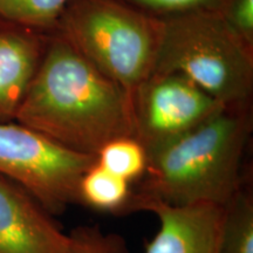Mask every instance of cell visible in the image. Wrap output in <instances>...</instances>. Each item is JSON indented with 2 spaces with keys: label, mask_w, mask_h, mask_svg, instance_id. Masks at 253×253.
Here are the masks:
<instances>
[{
  "label": "cell",
  "mask_w": 253,
  "mask_h": 253,
  "mask_svg": "<svg viewBox=\"0 0 253 253\" xmlns=\"http://www.w3.org/2000/svg\"><path fill=\"white\" fill-rule=\"evenodd\" d=\"M14 120L95 157L109 142L134 137L132 97L62 42L53 45L37 68Z\"/></svg>",
  "instance_id": "obj_1"
},
{
  "label": "cell",
  "mask_w": 253,
  "mask_h": 253,
  "mask_svg": "<svg viewBox=\"0 0 253 253\" xmlns=\"http://www.w3.org/2000/svg\"><path fill=\"white\" fill-rule=\"evenodd\" d=\"M249 121L226 107L178 137L147 153V167L130 198L182 207H225L242 189L240 164ZM129 198V199H130Z\"/></svg>",
  "instance_id": "obj_2"
},
{
  "label": "cell",
  "mask_w": 253,
  "mask_h": 253,
  "mask_svg": "<svg viewBox=\"0 0 253 253\" xmlns=\"http://www.w3.org/2000/svg\"><path fill=\"white\" fill-rule=\"evenodd\" d=\"M158 67L188 78L226 107L244 100L251 86V62L239 37L223 18L207 12L167 25Z\"/></svg>",
  "instance_id": "obj_3"
},
{
  "label": "cell",
  "mask_w": 253,
  "mask_h": 253,
  "mask_svg": "<svg viewBox=\"0 0 253 253\" xmlns=\"http://www.w3.org/2000/svg\"><path fill=\"white\" fill-rule=\"evenodd\" d=\"M96 157L79 154L20 123L0 122V175L52 214L81 203L79 186Z\"/></svg>",
  "instance_id": "obj_4"
},
{
  "label": "cell",
  "mask_w": 253,
  "mask_h": 253,
  "mask_svg": "<svg viewBox=\"0 0 253 253\" xmlns=\"http://www.w3.org/2000/svg\"><path fill=\"white\" fill-rule=\"evenodd\" d=\"M69 30L81 54L132 97L154 59V36L147 21L112 2L90 1L69 19Z\"/></svg>",
  "instance_id": "obj_5"
},
{
  "label": "cell",
  "mask_w": 253,
  "mask_h": 253,
  "mask_svg": "<svg viewBox=\"0 0 253 253\" xmlns=\"http://www.w3.org/2000/svg\"><path fill=\"white\" fill-rule=\"evenodd\" d=\"M226 108L188 78L175 73L143 82L132 99L134 137L154 150Z\"/></svg>",
  "instance_id": "obj_6"
},
{
  "label": "cell",
  "mask_w": 253,
  "mask_h": 253,
  "mask_svg": "<svg viewBox=\"0 0 253 253\" xmlns=\"http://www.w3.org/2000/svg\"><path fill=\"white\" fill-rule=\"evenodd\" d=\"M156 214L160 229L144 253H221L225 207L201 203L170 205L147 198H130L126 210Z\"/></svg>",
  "instance_id": "obj_7"
},
{
  "label": "cell",
  "mask_w": 253,
  "mask_h": 253,
  "mask_svg": "<svg viewBox=\"0 0 253 253\" xmlns=\"http://www.w3.org/2000/svg\"><path fill=\"white\" fill-rule=\"evenodd\" d=\"M67 245L52 214L0 175V253H66Z\"/></svg>",
  "instance_id": "obj_8"
},
{
  "label": "cell",
  "mask_w": 253,
  "mask_h": 253,
  "mask_svg": "<svg viewBox=\"0 0 253 253\" xmlns=\"http://www.w3.org/2000/svg\"><path fill=\"white\" fill-rule=\"evenodd\" d=\"M38 45L30 36L0 31V122H11L37 71Z\"/></svg>",
  "instance_id": "obj_9"
},
{
  "label": "cell",
  "mask_w": 253,
  "mask_h": 253,
  "mask_svg": "<svg viewBox=\"0 0 253 253\" xmlns=\"http://www.w3.org/2000/svg\"><path fill=\"white\" fill-rule=\"evenodd\" d=\"M131 183L95 163L82 176L79 195L82 204L104 211L126 210Z\"/></svg>",
  "instance_id": "obj_10"
},
{
  "label": "cell",
  "mask_w": 253,
  "mask_h": 253,
  "mask_svg": "<svg viewBox=\"0 0 253 253\" xmlns=\"http://www.w3.org/2000/svg\"><path fill=\"white\" fill-rule=\"evenodd\" d=\"M221 253H253V199L242 189L225 205Z\"/></svg>",
  "instance_id": "obj_11"
},
{
  "label": "cell",
  "mask_w": 253,
  "mask_h": 253,
  "mask_svg": "<svg viewBox=\"0 0 253 253\" xmlns=\"http://www.w3.org/2000/svg\"><path fill=\"white\" fill-rule=\"evenodd\" d=\"M96 163L129 183L137 182L147 167V151L134 137L116 138L101 148Z\"/></svg>",
  "instance_id": "obj_12"
},
{
  "label": "cell",
  "mask_w": 253,
  "mask_h": 253,
  "mask_svg": "<svg viewBox=\"0 0 253 253\" xmlns=\"http://www.w3.org/2000/svg\"><path fill=\"white\" fill-rule=\"evenodd\" d=\"M69 0H0V18L25 26H48Z\"/></svg>",
  "instance_id": "obj_13"
},
{
  "label": "cell",
  "mask_w": 253,
  "mask_h": 253,
  "mask_svg": "<svg viewBox=\"0 0 253 253\" xmlns=\"http://www.w3.org/2000/svg\"><path fill=\"white\" fill-rule=\"evenodd\" d=\"M66 253H128L125 239L97 225H81L68 235Z\"/></svg>",
  "instance_id": "obj_14"
},
{
  "label": "cell",
  "mask_w": 253,
  "mask_h": 253,
  "mask_svg": "<svg viewBox=\"0 0 253 253\" xmlns=\"http://www.w3.org/2000/svg\"><path fill=\"white\" fill-rule=\"evenodd\" d=\"M232 15L237 27L249 34L253 30V0H237Z\"/></svg>",
  "instance_id": "obj_15"
},
{
  "label": "cell",
  "mask_w": 253,
  "mask_h": 253,
  "mask_svg": "<svg viewBox=\"0 0 253 253\" xmlns=\"http://www.w3.org/2000/svg\"><path fill=\"white\" fill-rule=\"evenodd\" d=\"M135 1L154 8L184 9L203 4L205 0H135Z\"/></svg>",
  "instance_id": "obj_16"
}]
</instances>
